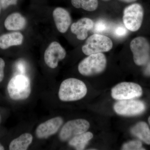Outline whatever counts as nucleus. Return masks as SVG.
I'll return each mask as SVG.
<instances>
[{
  "mask_svg": "<svg viewBox=\"0 0 150 150\" xmlns=\"http://www.w3.org/2000/svg\"><path fill=\"white\" fill-rule=\"evenodd\" d=\"M87 93V88L82 81L69 78L62 82L59 92V99L63 101H73L83 98Z\"/></svg>",
  "mask_w": 150,
  "mask_h": 150,
  "instance_id": "f257e3e1",
  "label": "nucleus"
},
{
  "mask_svg": "<svg viewBox=\"0 0 150 150\" xmlns=\"http://www.w3.org/2000/svg\"><path fill=\"white\" fill-rule=\"evenodd\" d=\"M7 89L12 99L18 100L27 99L31 93L30 80L25 75H16L9 82Z\"/></svg>",
  "mask_w": 150,
  "mask_h": 150,
  "instance_id": "f03ea898",
  "label": "nucleus"
},
{
  "mask_svg": "<svg viewBox=\"0 0 150 150\" xmlns=\"http://www.w3.org/2000/svg\"><path fill=\"white\" fill-rule=\"evenodd\" d=\"M107 60L103 53L89 55L79 64L78 70L81 74L91 76L103 72L106 68Z\"/></svg>",
  "mask_w": 150,
  "mask_h": 150,
  "instance_id": "7ed1b4c3",
  "label": "nucleus"
},
{
  "mask_svg": "<svg viewBox=\"0 0 150 150\" xmlns=\"http://www.w3.org/2000/svg\"><path fill=\"white\" fill-rule=\"evenodd\" d=\"M112 42L109 37L96 33L90 36L82 46L83 52L86 55L103 53L110 51L112 48Z\"/></svg>",
  "mask_w": 150,
  "mask_h": 150,
  "instance_id": "20e7f679",
  "label": "nucleus"
},
{
  "mask_svg": "<svg viewBox=\"0 0 150 150\" xmlns=\"http://www.w3.org/2000/svg\"><path fill=\"white\" fill-rule=\"evenodd\" d=\"M144 15V9L140 4L136 3L126 7L123 16L125 27L132 32L137 31L142 25Z\"/></svg>",
  "mask_w": 150,
  "mask_h": 150,
  "instance_id": "39448f33",
  "label": "nucleus"
},
{
  "mask_svg": "<svg viewBox=\"0 0 150 150\" xmlns=\"http://www.w3.org/2000/svg\"><path fill=\"white\" fill-rule=\"evenodd\" d=\"M134 62L138 66H144L149 62L150 57V44L144 37L134 38L130 43Z\"/></svg>",
  "mask_w": 150,
  "mask_h": 150,
  "instance_id": "423d86ee",
  "label": "nucleus"
},
{
  "mask_svg": "<svg viewBox=\"0 0 150 150\" xmlns=\"http://www.w3.org/2000/svg\"><path fill=\"white\" fill-rule=\"evenodd\" d=\"M143 91L141 86L133 82L121 83L111 90V96L117 100L134 99L142 95Z\"/></svg>",
  "mask_w": 150,
  "mask_h": 150,
  "instance_id": "0eeeda50",
  "label": "nucleus"
},
{
  "mask_svg": "<svg viewBox=\"0 0 150 150\" xmlns=\"http://www.w3.org/2000/svg\"><path fill=\"white\" fill-rule=\"evenodd\" d=\"M89 127L90 123L85 119H78L69 121L62 128L59 138L63 142L69 140L73 137L86 132Z\"/></svg>",
  "mask_w": 150,
  "mask_h": 150,
  "instance_id": "6e6552de",
  "label": "nucleus"
},
{
  "mask_svg": "<svg viewBox=\"0 0 150 150\" xmlns=\"http://www.w3.org/2000/svg\"><path fill=\"white\" fill-rule=\"evenodd\" d=\"M113 108L118 114L123 116H135L145 111L146 106L141 100L134 99L123 100L114 104Z\"/></svg>",
  "mask_w": 150,
  "mask_h": 150,
  "instance_id": "1a4fd4ad",
  "label": "nucleus"
},
{
  "mask_svg": "<svg viewBox=\"0 0 150 150\" xmlns=\"http://www.w3.org/2000/svg\"><path fill=\"white\" fill-rule=\"evenodd\" d=\"M67 55L66 50L62 45L56 41L49 44L44 53L45 63L49 68H57L59 61L63 60Z\"/></svg>",
  "mask_w": 150,
  "mask_h": 150,
  "instance_id": "9d476101",
  "label": "nucleus"
},
{
  "mask_svg": "<svg viewBox=\"0 0 150 150\" xmlns=\"http://www.w3.org/2000/svg\"><path fill=\"white\" fill-rule=\"evenodd\" d=\"M63 123L60 117L51 118L40 124L36 130V135L40 139H47L59 131Z\"/></svg>",
  "mask_w": 150,
  "mask_h": 150,
  "instance_id": "9b49d317",
  "label": "nucleus"
},
{
  "mask_svg": "<svg viewBox=\"0 0 150 150\" xmlns=\"http://www.w3.org/2000/svg\"><path fill=\"white\" fill-rule=\"evenodd\" d=\"M53 16L59 32L61 33L67 32L71 23V18L69 13L63 8H56L53 11Z\"/></svg>",
  "mask_w": 150,
  "mask_h": 150,
  "instance_id": "f8f14e48",
  "label": "nucleus"
},
{
  "mask_svg": "<svg viewBox=\"0 0 150 150\" xmlns=\"http://www.w3.org/2000/svg\"><path fill=\"white\" fill-rule=\"evenodd\" d=\"M93 21L88 18H84L74 23L71 27V31L79 40H84L87 38L88 33L93 28Z\"/></svg>",
  "mask_w": 150,
  "mask_h": 150,
  "instance_id": "ddd939ff",
  "label": "nucleus"
},
{
  "mask_svg": "<svg viewBox=\"0 0 150 150\" xmlns=\"http://www.w3.org/2000/svg\"><path fill=\"white\" fill-rule=\"evenodd\" d=\"M26 25V19L18 13L11 14L4 22L6 29L12 31L21 30L25 27Z\"/></svg>",
  "mask_w": 150,
  "mask_h": 150,
  "instance_id": "4468645a",
  "label": "nucleus"
},
{
  "mask_svg": "<svg viewBox=\"0 0 150 150\" xmlns=\"http://www.w3.org/2000/svg\"><path fill=\"white\" fill-rule=\"evenodd\" d=\"M23 40V36L18 32H13L4 34L0 36V48L8 49L12 46L21 45Z\"/></svg>",
  "mask_w": 150,
  "mask_h": 150,
  "instance_id": "2eb2a0df",
  "label": "nucleus"
},
{
  "mask_svg": "<svg viewBox=\"0 0 150 150\" xmlns=\"http://www.w3.org/2000/svg\"><path fill=\"white\" fill-rule=\"evenodd\" d=\"M131 132L147 144L150 145V129L146 123L144 122L137 123L131 129Z\"/></svg>",
  "mask_w": 150,
  "mask_h": 150,
  "instance_id": "dca6fc26",
  "label": "nucleus"
},
{
  "mask_svg": "<svg viewBox=\"0 0 150 150\" xmlns=\"http://www.w3.org/2000/svg\"><path fill=\"white\" fill-rule=\"evenodd\" d=\"M33 137L31 134L25 133L18 138L13 140L9 145L11 150H27L33 141Z\"/></svg>",
  "mask_w": 150,
  "mask_h": 150,
  "instance_id": "f3484780",
  "label": "nucleus"
},
{
  "mask_svg": "<svg viewBox=\"0 0 150 150\" xmlns=\"http://www.w3.org/2000/svg\"><path fill=\"white\" fill-rule=\"evenodd\" d=\"M93 137V134L91 132H84L72 138L69 142V144L76 149L83 150Z\"/></svg>",
  "mask_w": 150,
  "mask_h": 150,
  "instance_id": "a211bd4d",
  "label": "nucleus"
},
{
  "mask_svg": "<svg viewBox=\"0 0 150 150\" xmlns=\"http://www.w3.org/2000/svg\"><path fill=\"white\" fill-rule=\"evenodd\" d=\"M81 8L84 10L93 11L97 8L98 6V0H80Z\"/></svg>",
  "mask_w": 150,
  "mask_h": 150,
  "instance_id": "6ab92c4d",
  "label": "nucleus"
},
{
  "mask_svg": "<svg viewBox=\"0 0 150 150\" xmlns=\"http://www.w3.org/2000/svg\"><path fill=\"white\" fill-rule=\"evenodd\" d=\"M109 29V25L106 22L103 20H99L97 21L94 25L92 30L97 33H103L106 32Z\"/></svg>",
  "mask_w": 150,
  "mask_h": 150,
  "instance_id": "aec40b11",
  "label": "nucleus"
},
{
  "mask_svg": "<svg viewBox=\"0 0 150 150\" xmlns=\"http://www.w3.org/2000/svg\"><path fill=\"white\" fill-rule=\"evenodd\" d=\"M123 150H145L142 147V143L139 141H130L124 144L122 147Z\"/></svg>",
  "mask_w": 150,
  "mask_h": 150,
  "instance_id": "412c9836",
  "label": "nucleus"
},
{
  "mask_svg": "<svg viewBox=\"0 0 150 150\" xmlns=\"http://www.w3.org/2000/svg\"><path fill=\"white\" fill-rule=\"evenodd\" d=\"M127 29L126 27H124L123 25H118L114 28L113 33L114 35L117 37H124L127 34Z\"/></svg>",
  "mask_w": 150,
  "mask_h": 150,
  "instance_id": "4be33fe9",
  "label": "nucleus"
},
{
  "mask_svg": "<svg viewBox=\"0 0 150 150\" xmlns=\"http://www.w3.org/2000/svg\"><path fill=\"white\" fill-rule=\"evenodd\" d=\"M18 0H0L1 5L3 8H7L11 5L16 4Z\"/></svg>",
  "mask_w": 150,
  "mask_h": 150,
  "instance_id": "5701e85b",
  "label": "nucleus"
},
{
  "mask_svg": "<svg viewBox=\"0 0 150 150\" xmlns=\"http://www.w3.org/2000/svg\"><path fill=\"white\" fill-rule=\"evenodd\" d=\"M17 70L19 72V74L24 75L25 74L26 69L24 62L23 61H19L16 65Z\"/></svg>",
  "mask_w": 150,
  "mask_h": 150,
  "instance_id": "b1692460",
  "label": "nucleus"
},
{
  "mask_svg": "<svg viewBox=\"0 0 150 150\" xmlns=\"http://www.w3.org/2000/svg\"><path fill=\"white\" fill-rule=\"evenodd\" d=\"M5 63L2 58H0V83L3 81L4 76V69Z\"/></svg>",
  "mask_w": 150,
  "mask_h": 150,
  "instance_id": "393cba45",
  "label": "nucleus"
},
{
  "mask_svg": "<svg viewBox=\"0 0 150 150\" xmlns=\"http://www.w3.org/2000/svg\"><path fill=\"white\" fill-rule=\"evenodd\" d=\"M71 2L73 6L76 8H81V4L80 0H71Z\"/></svg>",
  "mask_w": 150,
  "mask_h": 150,
  "instance_id": "a878e982",
  "label": "nucleus"
},
{
  "mask_svg": "<svg viewBox=\"0 0 150 150\" xmlns=\"http://www.w3.org/2000/svg\"><path fill=\"white\" fill-rule=\"evenodd\" d=\"M144 70V74L147 76H150V62H148Z\"/></svg>",
  "mask_w": 150,
  "mask_h": 150,
  "instance_id": "bb28decb",
  "label": "nucleus"
},
{
  "mask_svg": "<svg viewBox=\"0 0 150 150\" xmlns=\"http://www.w3.org/2000/svg\"><path fill=\"white\" fill-rule=\"evenodd\" d=\"M120 1L124 2L129 3L133 2L137 0H120Z\"/></svg>",
  "mask_w": 150,
  "mask_h": 150,
  "instance_id": "cd10ccee",
  "label": "nucleus"
},
{
  "mask_svg": "<svg viewBox=\"0 0 150 150\" xmlns=\"http://www.w3.org/2000/svg\"><path fill=\"white\" fill-rule=\"evenodd\" d=\"M4 150V147L1 144H0V150Z\"/></svg>",
  "mask_w": 150,
  "mask_h": 150,
  "instance_id": "c85d7f7f",
  "label": "nucleus"
},
{
  "mask_svg": "<svg viewBox=\"0 0 150 150\" xmlns=\"http://www.w3.org/2000/svg\"><path fill=\"white\" fill-rule=\"evenodd\" d=\"M148 121H149V123L150 125V116H149V119H148Z\"/></svg>",
  "mask_w": 150,
  "mask_h": 150,
  "instance_id": "c756f323",
  "label": "nucleus"
},
{
  "mask_svg": "<svg viewBox=\"0 0 150 150\" xmlns=\"http://www.w3.org/2000/svg\"><path fill=\"white\" fill-rule=\"evenodd\" d=\"M103 1H108V0H103Z\"/></svg>",
  "mask_w": 150,
  "mask_h": 150,
  "instance_id": "7c9ffc66",
  "label": "nucleus"
}]
</instances>
